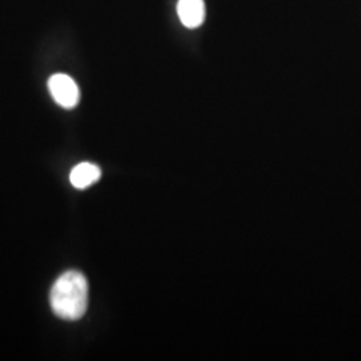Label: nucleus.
Masks as SVG:
<instances>
[{
  "mask_svg": "<svg viewBox=\"0 0 361 361\" xmlns=\"http://www.w3.org/2000/svg\"><path fill=\"white\" fill-rule=\"evenodd\" d=\"M101 174L102 171L97 165L90 162H82L71 170L70 180L74 188L83 190L90 188L91 185H94L95 182H98L101 178Z\"/></svg>",
  "mask_w": 361,
  "mask_h": 361,
  "instance_id": "obj_4",
  "label": "nucleus"
},
{
  "mask_svg": "<svg viewBox=\"0 0 361 361\" xmlns=\"http://www.w3.org/2000/svg\"><path fill=\"white\" fill-rule=\"evenodd\" d=\"M49 91L54 101L63 109H74L79 102L80 92L75 80L66 74H55L49 79Z\"/></svg>",
  "mask_w": 361,
  "mask_h": 361,
  "instance_id": "obj_2",
  "label": "nucleus"
},
{
  "mask_svg": "<svg viewBox=\"0 0 361 361\" xmlns=\"http://www.w3.org/2000/svg\"><path fill=\"white\" fill-rule=\"evenodd\" d=\"M51 310L58 317L75 322L85 316L89 304V284L86 277L77 271L63 273L50 293Z\"/></svg>",
  "mask_w": 361,
  "mask_h": 361,
  "instance_id": "obj_1",
  "label": "nucleus"
},
{
  "mask_svg": "<svg viewBox=\"0 0 361 361\" xmlns=\"http://www.w3.org/2000/svg\"><path fill=\"white\" fill-rule=\"evenodd\" d=\"M177 13L183 26L197 28L202 25L205 19L204 0H180Z\"/></svg>",
  "mask_w": 361,
  "mask_h": 361,
  "instance_id": "obj_3",
  "label": "nucleus"
}]
</instances>
